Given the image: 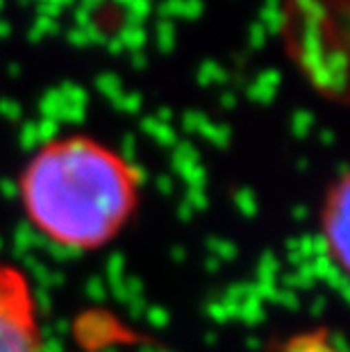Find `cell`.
I'll list each match as a JSON object with an SVG mask.
<instances>
[{"label": "cell", "instance_id": "obj_1", "mask_svg": "<svg viewBox=\"0 0 350 352\" xmlns=\"http://www.w3.org/2000/svg\"><path fill=\"white\" fill-rule=\"evenodd\" d=\"M139 175L114 148L85 134L43 144L21 175V200L34 228L64 248L94 250L135 212Z\"/></svg>", "mask_w": 350, "mask_h": 352}, {"label": "cell", "instance_id": "obj_2", "mask_svg": "<svg viewBox=\"0 0 350 352\" xmlns=\"http://www.w3.org/2000/svg\"><path fill=\"white\" fill-rule=\"evenodd\" d=\"M287 36L311 85L332 98L346 91V0H289Z\"/></svg>", "mask_w": 350, "mask_h": 352}, {"label": "cell", "instance_id": "obj_3", "mask_svg": "<svg viewBox=\"0 0 350 352\" xmlns=\"http://www.w3.org/2000/svg\"><path fill=\"white\" fill-rule=\"evenodd\" d=\"M0 352H43L32 289L12 266H0Z\"/></svg>", "mask_w": 350, "mask_h": 352}, {"label": "cell", "instance_id": "obj_4", "mask_svg": "<svg viewBox=\"0 0 350 352\" xmlns=\"http://www.w3.org/2000/svg\"><path fill=\"white\" fill-rule=\"evenodd\" d=\"M323 239L325 248L337 259L341 271H346V248H348V177H341L337 186L327 193L323 207Z\"/></svg>", "mask_w": 350, "mask_h": 352}]
</instances>
